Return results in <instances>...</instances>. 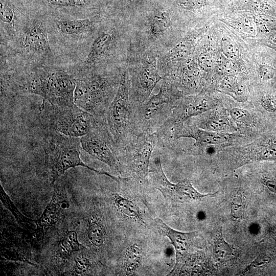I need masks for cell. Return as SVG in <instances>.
I'll return each instance as SVG.
<instances>
[{
	"label": "cell",
	"mask_w": 276,
	"mask_h": 276,
	"mask_svg": "<svg viewBox=\"0 0 276 276\" xmlns=\"http://www.w3.org/2000/svg\"><path fill=\"white\" fill-rule=\"evenodd\" d=\"M20 87L24 92L41 96L43 100L53 105L75 103L76 79L58 68L39 67L26 77Z\"/></svg>",
	"instance_id": "6da1fadb"
},
{
	"label": "cell",
	"mask_w": 276,
	"mask_h": 276,
	"mask_svg": "<svg viewBox=\"0 0 276 276\" xmlns=\"http://www.w3.org/2000/svg\"><path fill=\"white\" fill-rule=\"evenodd\" d=\"M81 147L80 137L70 136L55 130H50L45 137L43 148L45 163L50 170L52 183L55 182L68 169L76 166L85 167L98 174L107 175L120 182V178L86 165L80 157Z\"/></svg>",
	"instance_id": "7a4b0ae2"
},
{
	"label": "cell",
	"mask_w": 276,
	"mask_h": 276,
	"mask_svg": "<svg viewBox=\"0 0 276 276\" xmlns=\"http://www.w3.org/2000/svg\"><path fill=\"white\" fill-rule=\"evenodd\" d=\"M130 80L126 72L121 76L116 94L106 113L105 120L120 154L136 136L135 115L138 106L130 96Z\"/></svg>",
	"instance_id": "3957f363"
},
{
	"label": "cell",
	"mask_w": 276,
	"mask_h": 276,
	"mask_svg": "<svg viewBox=\"0 0 276 276\" xmlns=\"http://www.w3.org/2000/svg\"><path fill=\"white\" fill-rule=\"evenodd\" d=\"M120 78L87 74L75 79L74 103L96 118L105 120L118 89Z\"/></svg>",
	"instance_id": "277c9868"
},
{
	"label": "cell",
	"mask_w": 276,
	"mask_h": 276,
	"mask_svg": "<svg viewBox=\"0 0 276 276\" xmlns=\"http://www.w3.org/2000/svg\"><path fill=\"white\" fill-rule=\"evenodd\" d=\"M40 117L43 124L49 130L78 137L87 134L101 120L75 103L57 106L44 100L40 109Z\"/></svg>",
	"instance_id": "5b68a950"
},
{
	"label": "cell",
	"mask_w": 276,
	"mask_h": 276,
	"mask_svg": "<svg viewBox=\"0 0 276 276\" xmlns=\"http://www.w3.org/2000/svg\"><path fill=\"white\" fill-rule=\"evenodd\" d=\"M177 97L172 79L166 75L159 93L138 106L136 109L137 135L155 133L171 116Z\"/></svg>",
	"instance_id": "8992f818"
},
{
	"label": "cell",
	"mask_w": 276,
	"mask_h": 276,
	"mask_svg": "<svg viewBox=\"0 0 276 276\" xmlns=\"http://www.w3.org/2000/svg\"><path fill=\"white\" fill-rule=\"evenodd\" d=\"M81 147L93 157L107 165L110 169L122 174L120 151L109 132L105 120L87 134L80 137Z\"/></svg>",
	"instance_id": "52a82bcc"
},
{
	"label": "cell",
	"mask_w": 276,
	"mask_h": 276,
	"mask_svg": "<svg viewBox=\"0 0 276 276\" xmlns=\"http://www.w3.org/2000/svg\"><path fill=\"white\" fill-rule=\"evenodd\" d=\"M157 144L155 133H142L136 136L121 153L120 161L124 160L130 173L140 182H148L150 158Z\"/></svg>",
	"instance_id": "ba28073f"
},
{
	"label": "cell",
	"mask_w": 276,
	"mask_h": 276,
	"mask_svg": "<svg viewBox=\"0 0 276 276\" xmlns=\"http://www.w3.org/2000/svg\"><path fill=\"white\" fill-rule=\"evenodd\" d=\"M149 173L154 187L162 193L166 200L171 202L182 203L200 200L217 193L201 194L194 188L191 181L188 179L177 183L171 182L163 171L158 156L150 164Z\"/></svg>",
	"instance_id": "9c48e42d"
},
{
	"label": "cell",
	"mask_w": 276,
	"mask_h": 276,
	"mask_svg": "<svg viewBox=\"0 0 276 276\" xmlns=\"http://www.w3.org/2000/svg\"><path fill=\"white\" fill-rule=\"evenodd\" d=\"M154 57L144 58L133 71L130 80L132 101L140 105L149 98L157 83L162 79L158 73Z\"/></svg>",
	"instance_id": "30bf717a"
},
{
	"label": "cell",
	"mask_w": 276,
	"mask_h": 276,
	"mask_svg": "<svg viewBox=\"0 0 276 276\" xmlns=\"http://www.w3.org/2000/svg\"><path fill=\"white\" fill-rule=\"evenodd\" d=\"M18 47L26 56L47 57L52 55L44 22L36 20L29 23L19 37Z\"/></svg>",
	"instance_id": "8fae6325"
},
{
	"label": "cell",
	"mask_w": 276,
	"mask_h": 276,
	"mask_svg": "<svg viewBox=\"0 0 276 276\" xmlns=\"http://www.w3.org/2000/svg\"><path fill=\"white\" fill-rule=\"evenodd\" d=\"M180 137L195 140L193 147L196 150L206 147L234 142L242 139V136L234 133L204 130L195 126L185 125L182 124L176 128L173 139L174 140Z\"/></svg>",
	"instance_id": "7c38bea8"
},
{
	"label": "cell",
	"mask_w": 276,
	"mask_h": 276,
	"mask_svg": "<svg viewBox=\"0 0 276 276\" xmlns=\"http://www.w3.org/2000/svg\"><path fill=\"white\" fill-rule=\"evenodd\" d=\"M216 104L215 100L205 95L188 98L180 102H176L167 120L174 123L182 124L189 118L213 109Z\"/></svg>",
	"instance_id": "4fadbf2b"
},
{
	"label": "cell",
	"mask_w": 276,
	"mask_h": 276,
	"mask_svg": "<svg viewBox=\"0 0 276 276\" xmlns=\"http://www.w3.org/2000/svg\"><path fill=\"white\" fill-rule=\"evenodd\" d=\"M155 222L158 229L170 240L174 247L176 263L170 274L177 273L185 262L196 232L184 233L175 230L159 218H156Z\"/></svg>",
	"instance_id": "5bb4252c"
},
{
	"label": "cell",
	"mask_w": 276,
	"mask_h": 276,
	"mask_svg": "<svg viewBox=\"0 0 276 276\" xmlns=\"http://www.w3.org/2000/svg\"><path fill=\"white\" fill-rule=\"evenodd\" d=\"M276 160V140L260 141L245 146L238 159L239 166L259 161Z\"/></svg>",
	"instance_id": "9a60e30c"
},
{
	"label": "cell",
	"mask_w": 276,
	"mask_h": 276,
	"mask_svg": "<svg viewBox=\"0 0 276 276\" xmlns=\"http://www.w3.org/2000/svg\"><path fill=\"white\" fill-rule=\"evenodd\" d=\"M116 35L113 29L101 32L93 42L83 62V67L88 70L94 67L113 47Z\"/></svg>",
	"instance_id": "2e32d148"
},
{
	"label": "cell",
	"mask_w": 276,
	"mask_h": 276,
	"mask_svg": "<svg viewBox=\"0 0 276 276\" xmlns=\"http://www.w3.org/2000/svg\"><path fill=\"white\" fill-rule=\"evenodd\" d=\"M61 203L54 193L40 218L36 222L37 237L43 238L57 222L61 212Z\"/></svg>",
	"instance_id": "e0dca14e"
},
{
	"label": "cell",
	"mask_w": 276,
	"mask_h": 276,
	"mask_svg": "<svg viewBox=\"0 0 276 276\" xmlns=\"http://www.w3.org/2000/svg\"><path fill=\"white\" fill-rule=\"evenodd\" d=\"M99 15L77 19H62L56 22L58 31L67 36H77L91 31L99 20Z\"/></svg>",
	"instance_id": "ac0fdd59"
},
{
	"label": "cell",
	"mask_w": 276,
	"mask_h": 276,
	"mask_svg": "<svg viewBox=\"0 0 276 276\" xmlns=\"http://www.w3.org/2000/svg\"><path fill=\"white\" fill-rule=\"evenodd\" d=\"M85 248L78 239L77 233L73 230L67 231L60 239L57 246L56 256L61 262H66L73 252Z\"/></svg>",
	"instance_id": "d6986e66"
},
{
	"label": "cell",
	"mask_w": 276,
	"mask_h": 276,
	"mask_svg": "<svg viewBox=\"0 0 276 276\" xmlns=\"http://www.w3.org/2000/svg\"><path fill=\"white\" fill-rule=\"evenodd\" d=\"M229 125V120L225 115L216 112L199 119L195 126L204 130L223 132L228 129Z\"/></svg>",
	"instance_id": "ffe728a7"
},
{
	"label": "cell",
	"mask_w": 276,
	"mask_h": 276,
	"mask_svg": "<svg viewBox=\"0 0 276 276\" xmlns=\"http://www.w3.org/2000/svg\"><path fill=\"white\" fill-rule=\"evenodd\" d=\"M86 235L89 242L95 247L100 248L104 243L105 231L100 219L95 215H91L88 220Z\"/></svg>",
	"instance_id": "44dd1931"
},
{
	"label": "cell",
	"mask_w": 276,
	"mask_h": 276,
	"mask_svg": "<svg viewBox=\"0 0 276 276\" xmlns=\"http://www.w3.org/2000/svg\"><path fill=\"white\" fill-rule=\"evenodd\" d=\"M221 92L232 96L238 102H245L247 97L243 87L240 84L235 76H225L219 86Z\"/></svg>",
	"instance_id": "7402d4cb"
},
{
	"label": "cell",
	"mask_w": 276,
	"mask_h": 276,
	"mask_svg": "<svg viewBox=\"0 0 276 276\" xmlns=\"http://www.w3.org/2000/svg\"><path fill=\"white\" fill-rule=\"evenodd\" d=\"M142 256L143 250L136 244L130 246L127 249L123 263V267L126 274H130L135 272L141 264Z\"/></svg>",
	"instance_id": "603a6c76"
},
{
	"label": "cell",
	"mask_w": 276,
	"mask_h": 276,
	"mask_svg": "<svg viewBox=\"0 0 276 276\" xmlns=\"http://www.w3.org/2000/svg\"><path fill=\"white\" fill-rule=\"evenodd\" d=\"M113 202L116 208L124 215L135 220H141V215L133 202L118 194L113 195Z\"/></svg>",
	"instance_id": "cb8c5ba5"
},
{
	"label": "cell",
	"mask_w": 276,
	"mask_h": 276,
	"mask_svg": "<svg viewBox=\"0 0 276 276\" xmlns=\"http://www.w3.org/2000/svg\"><path fill=\"white\" fill-rule=\"evenodd\" d=\"M213 248L216 260L220 263L228 260L233 255V247L225 240L221 231L218 232L215 238Z\"/></svg>",
	"instance_id": "d4e9b609"
},
{
	"label": "cell",
	"mask_w": 276,
	"mask_h": 276,
	"mask_svg": "<svg viewBox=\"0 0 276 276\" xmlns=\"http://www.w3.org/2000/svg\"><path fill=\"white\" fill-rule=\"evenodd\" d=\"M171 25L169 15L166 12H159L153 17L150 31L151 34L156 37H158L165 33Z\"/></svg>",
	"instance_id": "484cf974"
},
{
	"label": "cell",
	"mask_w": 276,
	"mask_h": 276,
	"mask_svg": "<svg viewBox=\"0 0 276 276\" xmlns=\"http://www.w3.org/2000/svg\"><path fill=\"white\" fill-rule=\"evenodd\" d=\"M1 22L10 29H15L16 17L13 8L6 0H1Z\"/></svg>",
	"instance_id": "4316f807"
},
{
	"label": "cell",
	"mask_w": 276,
	"mask_h": 276,
	"mask_svg": "<svg viewBox=\"0 0 276 276\" xmlns=\"http://www.w3.org/2000/svg\"><path fill=\"white\" fill-rule=\"evenodd\" d=\"M192 44L188 40L178 43L168 53V58L172 61H178L186 59L191 54Z\"/></svg>",
	"instance_id": "83f0119b"
},
{
	"label": "cell",
	"mask_w": 276,
	"mask_h": 276,
	"mask_svg": "<svg viewBox=\"0 0 276 276\" xmlns=\"http://www.w3.org/2000/svg\"><path fill=\"white\" fill-rule=\"evenodd\" d=\"M200 77V72L198 68L188 66L181 74L182 85L188 89H194L197 87Z\"/></svg>",
	"instance_id": "f1b7e54d"
},
{
	"label": "cell",
	"mask_w": 276,
	"mask_h": 276,
	"mask_svg": "<svg viewBox=\"0 0 276 276\" xmlns=\"http://www.w3.org/2000/svg\"><path fill=\"white\" fill-rule=\"evenodd\" d=\"M91 266V263L88 257L83 254L78 255L74 258L71 274L84 275L88 272Z\"/></svg>",
	"instance_id": "f546056e"
},
{
	"label": "cell",
	"mask_w": 276,
	"mask_h": 276,
	"mask_svg": "<svg viewBox=\"0 0 276 276\" xmlns=\"http://www.w3.org/2000/svg\"><path fill=\"white\" fill-rule=\"evenodd\" d=\"M245 210V203L241 193H236L233 197L231 202V212L232 216L239 219L244 216Z\"/></svg>",
	"instance_id": "4dcf8cb0"
},
{
	"label": "cell",
	"mask_w": 276,
	"mask_h": 276,
	"mask_svg": "<svg viewBox=\"0 0 276 276\" xmlns=\"http://www.w3.org/2000/svg\"><path fill=\"white\" fill-rule=\"evenodd\" d=\"M220 46L223 55L229 60L236 59L239 55L237 44L229 37L224 36L221 39Z\"/></svg>",
	"instance_id": "1f68e13d"
},
{
	"label": "cell",
	"mask_w": 276,
	"mask_h": 276,
	"mask_svg": "<svg viewBox=\"0 0 276 276\" xmlns=\"http://www.w3.org/2000/svg\"><path fill=\"white\" fill-rule=\"evenodd\" d=\"M231 118L236 122L250 125L253 122V118L251 113L246 109L240 108H233L229 111Z\"/></svg>",
	"instance_id": "d6a6232c"
},
{
	"label": "cell",
	"mask_w": 276,
	"mask_h": 276,
	"mask_svg": "<svg viewBox=\"0 0 276 276\" xmlns=\"http://www.w3.org/2000/svg\"><path fill=\"white\" fill-rule=\"evenodd\" d=\"M197 61L200 68L206 72L210 71L215 63L213 56L208 52L201 53L199 55Z\"/></svg>",
	"instance_id": "836d02e7"
},
{
	"label": "cell",
	"mask_w": 276,
	"mask_h": 276,
	"mask_svg": "<svg viewBox=\"0 0 276 276\" xmlns=\"http://www.w3.org/2000/svg\"><path fill=\"white\" fill-rule=\"evenodd\" d=\"M206 4V0H179V6L186 10L198 9Z\"/></svg>",
	"instance_id": "e575fe53"
},
{
	"label": "cell",
	"mask_w": 276,
	"mask_h": 276,
	"mask_svg": "<svg viewBox=\"0 0 276 276\" xmlns=\"http://www.w3.org/2000/svg\"><path fill=\"white\" fill-rule=\"evenodd\" d=\"M220 72L225 76H235L237 73V68L231 60L228 59L222 61L219 66Z\"/></svg>",
	"instance_id": "d590c367"
},
{
	"label": "cell",
	"mask_w": 276,
	"mask_h": 276,
	"mask_svg": "<svg viewBox=\"0 0 276 276\" xmlns=\"http://www.w3.org/2000/svg\"><path fill=\"white\" fill-rule=\"evenodd\" d=\"M259 74L261 78L264 80L271 79L274 75L275 70L271 65L263 64L259 67Z\"/></svg>",
	"instance_id": "8d00e7d4"
},
{
	"label": "cell",
	"mask_w": 276,
	"mask_h": 276,
	"mask_svg": "<svg viewBox=\"0 0 276 276\" xmlns=\"http://www.w3.org/2000/svg\"><path fill=\"white\" fill-rule=\"evenodd\" d=\"M262 106L267 111L270 112H276V99L270 96L263 97L261 100Z\"/></svg>",
	"instance_id": "74e56055"
},
{
	"label": "cell",
	"mask_w": 276,
	"mask_h": 276,
	"mask_svg": "<svg viewBox=\"0 0 276 276\" xmlns=\"http://www.w3.org/2000/svg\"><path fill=\"white\" fill-rule=\"evenodd\" d=\"M50 4L59 6H80L86 4V0H49Z\"/></svg>",
	"instance_id": "f35d334b"
},
{
	"label": "cell",
	"mask_w": 276,
	"mask_h": 276,
	"mask_svg": "<svg viewBox=\"0 0 276 276\" xmlns=\"http://www.w3.org/2000/svg\"><path fill=\"white\" fill-rule=\"evenodd\" d=\"M242 25L245 31L251 34H256L257 31L256 25L251 18H245Z\"/></svg>",
	"instance_id": "ab89813d"
},
{
	"label": "cell",
	"mask_w": 276,
	"mask_h": 276,
	"mask_svg": "<svg viewBox=\"0 0 276 276\" xmlns=\"http://www.w3.org/2000/svg\"><path fill=\"white\" fill-rule=\"evenodd\" d=\"M270 42L274 45H276V33L273 34L269 38Z\"/></svg>",
	"instance_id": "60d3db41"
},
{
	"label": "cell",
	"mask_w": 276,
	"mask_h": 276,
	"mask_svg": "<svg viewBox=\"0 0 276 276\" xmlns=\"http://www.w3.org/2000/svg\"><path fill=\"white\" fill-rule=\"evenodd\" d=\"M272 233L274 237L276 238V223L274 225L272 228Z\"/></svg>",
	"instance_id": "b9f144b4"
},
{
	"label": "cell",
	"mask_w": 276,
	"mask_h": 276,
	"mask_svg": "<svg viewBox=\"0 0 276 276\" xmlns=\"http://www.w3.org/2000/svg\"><path fill=\"white\" fill-rule=\"evenodd\" d=\"M128 1H132V0H128Z\"/></svg>",
	"instance_id": "7bdbcfd3"
}]
</instances>
